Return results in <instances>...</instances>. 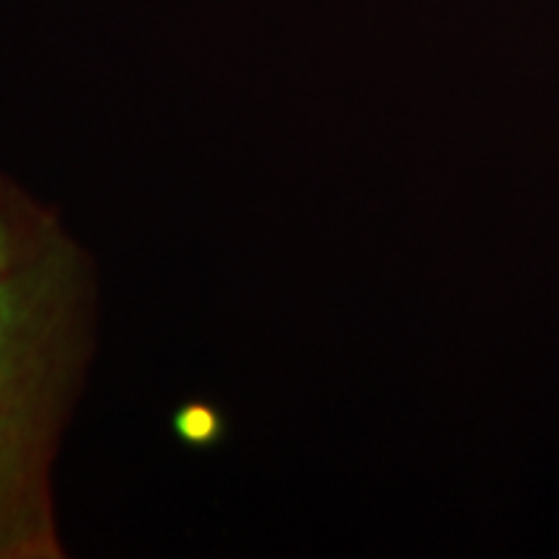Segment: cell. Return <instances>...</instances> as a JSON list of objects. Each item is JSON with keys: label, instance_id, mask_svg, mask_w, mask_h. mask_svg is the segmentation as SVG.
Returning a JSON list of instances; mask_svg holds the SVG:
<instances>
[{"label": "cell", "instance_id": "1", "mask_svg": "<svg viewBox=\"0 0 559 559\" xmlns=\"http://www.w3.org/2000/svg\"><path fill=\"white\" fill-rule=\"evenodd\" d=\"M96 332V260L66 230L0 288V559L66 557L55 464Z\"/></svg>", "mask_w": 559, "mask_h": 559}, {"label": "cell", "instance_id": "2", "mask_svg": "<svg viewBox=\"0 0 559 559\" xmlns=\"http://www.w3.org/2000/svg\"><path fill=\"white\" fill-rule=\"evenodd\" d=\"M55 207L0 171V288L66 234Z\"/></svg>", "mask_w": 559, "mask_h": 559}]
</instances>
